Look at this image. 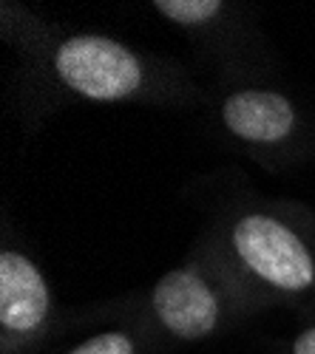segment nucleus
I'll use <instances>...</instances> for the list:
<instances>
[{
	"label": "nucleus",
	"instance_id": "f257e3e1",
	"mask_svg": "<svg viewBox=\"0 0 315 354\" xmlns=\"http://www.w3.org/2000/svg\"><path fill=\"white\" fill-rule=\"evenodd\" d=\"M63 82L91 100H120L139 88L142 71L136 57L108 37H71L57 51Z\"/></svg>",
	"mask_w": 315,
	"mask_h": 354
},
{
	"label": "nucleus",
	"instance_id": "f03ea898",
	"mask_svg": "<svg viewBox=\"0 0 315 354\" xmlns=\"http://www.w3.org/2000/svg\"><path fill=\"white\" fill-rule=\"evenodd\" d=\"M236 252L247 267L278 289L301 292L315 281V267L298 235L267 216H247L233 232Z\"/></svg>",
	"mask_w": 315,
	"mask_h": 354
},
{
	"label": "nucleus",
	"instance_id": "7ed1b4c3",
	"mask_svg": "<svg viewBox=\"0 0 315 354\" xmlns=\"http://www.w3.org/2000/svg\"><path fill=\"white\" fill-rule=\"evenodd\" d=\"M154 309L170 332L188 340L208 335L219 317L216 295L202 278L188 270L170 272L156 283Z\"/></svg>",
	"mask_w": 315,
	"mask_h": 354
},
{
	"label": "nucleus",
	"instance_id": "20e7f679",
	"mask_svg": "<svg viewBox=\"0 0 315 354\" xmlns=\"http://www.w3.org/2000/svg\"><path fill=\"white\" fill-rule=\"evenodd\" d=\"M48 312V289L28 258L0 255V320L6 329L28 332L43 323Z\"/></svg>",
	"mask_w": 315,
	"mask_h": 354
},
{
	"label": "nucleus",
	"instance_id": "39448f33",
	"mask_svg": "<svg viewBox=\"0 0 315 354\" xmlns=\"http://www.w3.org/2000/svg\"><path fill=\"white\" fill-rule=\"evenodd\" d=\"M224 125L250 142H278L293 131V108L273 91H242L227 100Z\"/></svg>",
	"mask_w": 315,
	"mask_h": 354
},
{
	"label": "nucleus",
	"instance_id": "423d86ee",
	"mask_svg": "<svg viewBox=\"0 0 315 354\" xmlns=\"http://www.w3.org/2000/svg\"><path fill=\"white\" fill-rule=\"evenodd\" d=\"M156 9L177 23H205L222 9V3L219 0H156Z\"/></svg>",
	"mask_w": 315,
	"mask_h": 354
},
{
	"label": "nucleus",
	"instance_id": "0eeeda50",
	"mask_svg": "<svg viewBox=\"0 0 315 354\" xmlns=\"http://www.w3.org/2000/svg\"><path fill=\"white\" fill-rule=\"evenodd\" d=\"M71 354H134V343L123 332H108V335H97L91 340H85Z\"/></svg>",
	"mask_w": 315,
	"mask_h": 354
},
{
	"label": "nucleus",
	"instance_id": "6e6552de",
	"mask_svg": "<svg viewBox=\"0 0 315 354\" xmlns=\"http://www.w3.org/2000/svg\"><path fill=\"white\" fill-rule=\"evenodd\" d=\"M293 351H296V354H315V326H312V329H307L304 335H298V340H296Z\"/></svg>",
	"mask_w": 315,
	"mask_h": 354
}]
</instances>
